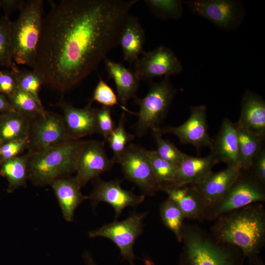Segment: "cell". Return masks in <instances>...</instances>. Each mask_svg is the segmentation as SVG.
Here are the masks:
<instances>
[{
	"label": "cell",
	"instance_id": "7c38bea8",
	"mask_svg": "<svg viewBox=\"0 0 265 265\" xmlns=\"http://www.w3.org/2000/svg\"><path fill=\"white\" fill-rule=\"evenodd\" d=\"M134 64L133 70L140 80L150 82L155 78L170 77L183 70L182 63L175 53L164 45L144 51Z\"/></svg>",
	"mask_w": 265,
	"mask_h": 265
},
{
	"label": "cell",
	"instance_id": "44dd1931",
	"mask_svg": "<svg viewBox=\"0 0 265 265\" xmlns=\"http://www.w3.org/2000/svg\"><path fill=\"white\" fill-rule=\"evenodd\" d=\"M218 161L211 154L205 157H194L185 153L178 167L174 182L169 186L194 185L201 181L212 172Z\"/></svg>",
	"mask_w": 265,
	"mask_h": 265
},
{
	"label": "cell",
	"instance_id": "2e32d148",
	"mask_svg": "<svg viewBox=\"0 0 265 265\" xmlns=\"http://www.w3.org/2000/svg\"><path fill=\"white\" fill-rule=\"evenodd\" d=\"M241 170L239 166H227L217 172H212L194 184L202 199L204 211L222 198L238 178Z\"/></svg>",
	"mask_w": 265,
	"mask_h": 265
},
{
	"label": "cell",
	"instance_id": "7bdbcfd3",
	"mask_svg": "<svg viewBox=\"0 0 265 265\" xmlns=\"http://www.w3.org/2000/svg\"><path fill=\"white\" fill-rule=\"evenodd\" d=\"M83 258L87 265H98L93 260L91 254L88 251L85 252L83 254Z\"/></svg>",
	"mask_w": 265,
	"mask_h": 265
},
{
	"label": "cell",
	"instance_id": "cb8c5ba5",
	"mask_svg": "<svg viewBox=\"0 0 265 265\" xmlns=\"http://www.w3.org/2000/svg\"><path fill=\"white\" fill-rule=\"evenodd\" d=\"M145 41V31L138 19L130 14L119 40L124 60L130 64L134 63L144 52Z\"/></svg>",
	"mask_w": 265,
	"mask_h": 265
},
{
	"label": "cell",
	"instance_id": "8d00e7d4",
	"mask_svg": "<svg viewBox=\"0 0 265 265\" xmlns=\"http://www.w3.org/2000/svg\"><path fill=\"white\" fill-rule=\"evenodd\" d=\"M96 114L97 133L101 134L104 138V141H106L115 127L110 107L102 106L96 109Z\"/></svg>",
	"mask_w": 265,
	"mask_h": 265
},
{
	"label": "cell",
	"instance_id": "ab89813d",
	"mask_svg": "<svg viewBox=\"0 0 265 265\" xmlns=\"http://www.w3.org/2000/svg\"><path fill=\"white\" fill-rule=\"evenodd\" d=\"M262 183H265V148L264 146L253 159L249 170Z\"/></svg>",
	"mask_w": 265,
	"mask_h": 265
},
{
	"label": "cell",
	"instance_id": "3957f363",
	"mask_svg": "<svg viewBox=\"0 0 265 265\" xmlns=\"http://www.w3.org/2000/svg\"><path fill=\"white\" fill-rule=\"evenodd\" d=\"M84 142L70 139L30 153L27 165L28 179L35 186H43L76 172L78 157Z\"/></svg>",
	"mask_w": 265,
	"mask_h": 265
},
{
	"label": "cell",
	"instance_id": "60d3db41",
	"mask_svg": "<svg viewBox=\"0 0 265 265\" xmlns=\"http://www.w3.org/2000/svg\"><path fill=\"white\" fill-rule=\"evenodd\" d=\"M25 1L24 0H0V8L4 11V15L9 17L15 10L20 9Z\"/></svg>",
	"mask_w": 265,
	"mask_h": 265
},
{
	"label": "cell",
	"instance_id": "ac0fdd59",
	"mask_svg": "<svg viewBox=\"0 0 265 265\" xmlns=\"http://www.w3.org/2000/svg\"><path fill=\"white\" fill-rule=\"evenodd\" d=\"M210 149V154L218 162H224L228 166L240 167L236 127L229 118L222 121L218 133L212 139Z\"/></svg>",
	"mask_w": 265,
	"mask_h": 265
},
{
	"label": "cell",
	"instance_id": "30bf717a",
	"mask_svg": "<svg viewBox=\"0 0 265 265\" xmlns=\"http://www.w3.org/2000/svg\"><path fill=\"white\" fill-rule=\"evenodd\" d=\"M117 163L120 164L125 177L136 185L144 195H153L159 190L160 186L144 148L132 143L128 144Z\"/></svg>",
	"mask_w": 265,
	"mask_h": 265
},
{
	"label": "cell",
	"instance_id": "f1b7e54d",
	"mask_svg": "<svg viewBox=\"0 0 265 265\" xmlns=\"http://www.w3.org/2000/svg\"><path fill=\"white\" fill-rule=\"evenodd\" d=\"M8 100L14 110L31 121L38 115H43L46 111L42 103L20 88Z\"/></svg>",
	"mask_w": 265,
	"mask_h": 265
},
{
	"label": "cell",
	"instance_id": "f35d334b",
	"mask_svg": "<svg viewBox=\"0 0 265 265\" xmlns=\"http://www.w3.org/2000/svg\"><path fill=\"white\" fill-rule=\"evenodd\" d=\"M19 88L14 72L0 69V93L9 98Z\"/></svg>",
	"mask_w": 265,
	"mask_h": 265
},
{
	"label": "cell",
	"instance_id": "277c9868",
	"mask_svg": "<svg viewBox=\"0 0 265 265\" xmlns=\"http://www.w3.org/2000/svg\"><path fill=\"white\" fill-rule=\"evenodd\" d=\"M43 0H25L18 18L11 22L13 59L34 68L43 22Z\"/></svg>",
	"mask_w": 265,
	"mask_h": 265
},
{
	"label": "cell",
	"instance_id": "603a6c76",
	"mask_svg": "<svg viewBox=\"0 0 265 265\" xmlns=\"http://www.w3.org/2000/svg\"><path fill=\"white\" fill-rule=\"evenodd\" d=\"M58 202L64 219L71 222L73 220L77 208L84 200L88 199L80 192V187L74 177H62L51 184Z\"/></svg>",
	"mask_w": 265,
	"mask_h": 265
},
{
	"label": "cell",
	"instance_id": "4fadbf2b",
	"mask_svg": "<svg viewBox=\"0 0 265 265\" xmlns=\"http://www.w3.org/2000/svg\"><path fill=\"white\" fill-rule=\"evenodd\" d=\"M114 163L106 154L105 141H85L78 157L75 178L81 188L100 174L109 171Z\"/></svg>",
	"mask_w": 265,
	"mask_h": 265
},
{
	"label": "cell",
	"instance_id": "836d02e7",
	"mask_svg": "<svg viewBox=\"0 0 265 265\" xmlns=\"http://www.w3.org/2000/svg\"><path fill=\"white\" fill-rule=\"evenodd\" d=\"M10 69L16 75L19 88L41 102L39 93L44 83L41 76L33 70H20L15 64Z\"/></svg>",
	"mask_w": 265,
	"mask_h": 265
},
{
	"label": "cell",
	"instance_id": "d6986e66",
	"mask_svg": "<svg viewBox=\"0 0 265 265\" xmlns=\"http://www.w3.org/2000/svg\"><path fill=\"white\" fill-rule=\"evenodd\" d=\"M104 61L109 78L114 82L118 101L124 111L135 114L130 111L126 105L129 100L137 97L140 81L137 75L134 70L109 58L106 57Z\"/></svg>",
	"mask_w": 265,
	"mask_h": 265
},
{
	"label": "cell",
	"instance_id": "e0dca14e",
	"mask_svg": "<svg viewBox=\"0 0 265 265\" xmlns=\"http://www.w3.org/2000/svg\"><path fill=\"white\" fill-rule=\"evenodd\" d=\"M91 102L83 108H78L65 101L58 105L63 112V118L71 138L80 139L88 135L97 133L96 109Z\"/></svg>",
	"mask_w": 265,
	"mask_h": 265
},
{
	"label": "cell",
	"instance_id": "52a82bcc",
	"mask_svg": "<svg viewBox=\"0 0 265 265\" xmlns=\"http://www.w3.org/2000/svg\"><path fill=\"white\" fill-rule=\"evenodd\" d=\"M147 213H132L126 219L103 225L89 233L90 238L104 237L110 239L119 249L121 255L130 265H135L136 257L133 245L143 231V220Z\"/></svg>",
	"mask_w": 265,
	"mask_h": 265
},
{
	"label": "cell",
	"instance_id": "7a4b0ae2",
	"mask_svg": "<svg viewBox=\"0 0 265 265\" xmlns=\"http://www.w3.org/2000/svg\"><path fill=\"white\" fill-rule=\"evenodd\" d=\"M217 218L213 231L218 240L238 247L249 257L259 252L265 238V212L262 205L252 204Z\"/></svg>",
	"mask_w": 265,
	"mask_h": 265
},
{
	"label": "cell",
	"instance_id": "74e56055",
	"mask_svg": "<svg viewBox=\"0 0 265 265\" xmlns=\"http://www.w3.org/2000/svg\"><path fill=\"white\" fill-rule=\"evenodd\" d=\"M28 136L3 143L1 149L0 163L22 155L26 150L28 149Z\"/></svg>",
	"mask_w": 265,
	"mask_h": 265
},
{
	"label": "cell",
	"instance_id": "e575fe53",
	"mask_svg": "<svg viewBox=\"0 0 265 265\" xmlns=\"http://www.w3.org/2000/svg\"><path fill=\"white\" fill-rule=\"evenodd\" d=\"M160 128L152 131L157 144L156 151L162 159L178 167L183 159L185 153L180 151L170 140L162 138Z\"/></svg>",
	"mask_w": 265,
	"mask_h": 265
},
{
	"label": "cell",
	"instance_id": "ffe728a7",
	"mask_svg": "<svg viewBox=\"0 0 265 265\" xmlns=\"http://www.w3.org/2000/svg\"><path fill=\"white\" fill-rule=\"evenodd\" d=\"M243 128L265 137V101L259 94L246 90L241 101L237 122Z\"/></svg>",
	"mask_w": 265,
	"mask_h": 265
},
{
	"label": "cell",
	"instance_id": "83f0119b",
	"mask_svg": "<svg viewBox=\"0 0 265 265\" xmlns=\"http://www.w3.org/2000/svg\"><path fill=\"white\" fill-rule=\"evenodd\" d=\"M159 212L164 225L174 233L179 242H182L185 217L181 210L173 201L168 198L161 204Z\"/></svg>",
	"mask_w": 265,
	"mask_h": 265
},
{
	"label": "cell",
	"instance_id": "5bb4252c",
	"mask_svg": "<svg viewBox=\"0 0 265 265\" xmlns=\"http://www.w3.org/2000/svg\"><path fill=\"white\" fill-rule=\"evenodd\" d=\"M207 106L203 105L190 107L189 118L177 127L160 128L162 134L171 133L177 136L183 144H191L197 149L211 147L212 139L210 137L207 122Z\"/></svg>",
	"mask_w": 265,
	"mask_h": 265
},
{
	"label": "cell",
	"instance_id": "ba28073f",
	"mask_svg": "<svg viewBox=\"0 0 265 265\" xmlns=\"http://www.w3.org/2000/svg\"><path fill=\"white\" fill-rule=\"evenodd\" d=\"M180 265H234L231 255L200 232L184 230Z\"/></svg>",
	"mask_w": 265,
	"mask_h": 265
},
{
	"label": "cell",
	"instance_id": "ee69618b",
	"mask_svg": "<svg viewBox=\"0 0 265 265\" xmlns=\"http://www.w3.org/2000/svg\"><path fill=\"white\" fill-rule=\"evenodd\" d=\"M3 142L0 139V152H1V147L3 145Z\"/></svg>",
	"mask_w": 265,
	"mask_h": 265
},
{
	"label": "cell",
	"instance_id": "d4e9b609",
	"mask_svg": "<svg viewBox=\"0 0 265 265\" xmlns=\"http://www.w3.org/2000/svg\"><path fill=\"white\" fill-rule=\"evenodd\" d=\"M30 153L5 160L0 163V174L8 182L7 191L13 192L20 186H25L28 179L27 165Z\"/></svg>",
	"mask_w": 265,
	"mask_h": 265
},
{
	"label": "cell",
	"instance_id": "1f68e13d",
	"mask_svg": "<svg viewBox=\"0 0 265 265\" xmlns=\"http://www.w3.org/2000/svg\"><path fill=\"white\" fill-rule=\"evenodd\" d=\"M151 12L161 20H178L183 16V1L180 0H144Z\"/></svg>",
	"mask_w": 265,
	"mask_h": 265
},
{
	"label": "cell",
	"instance_id": "484cf974",
	"mask_svg": "<svg viewBox=\"0 0 265 265\" xmlns=\"http://www.w3.org/2000/svg\"><path fill=\"white\" fill-rule=\"evenodd\" d=\"M237 130L238 153L241 169L249 170L253 159L264 147L265 137L235 123Z\"/></svg>",
	"mask_w": 265,
	"mask_h": 265
},
{
	"label": "cell",
	"instance_id": "4dcf8cb0",
	"mask_svg": "<svg viewBox=\"0 0 265 265\" xmlns=\"http://www.w3.org/2000/svg\"><path fill=\"white\" fill-rule=\"evenodd\" d=\"M127 118L125 112H122L117 126H115L106 141L108 142L113 156L114 162H118L120 156L128 144L134 138V135L129 133L126 130Z\"/></svg>",
	"mask_w": 265,
	"mask_h": 265
},
{
	"label": "cell",
	"instance_id": "f546056e",
	"mask_svg": "<svg viewBox=\"0 0 265 265\" xmlns=\"http://www.w3.org/2000/svg\"><path fill=\"white\" fill-rule=\"evenodd\" d=\"M145 152L160 187L162 186L172 184L175 178L178 167L162 159L155 150L145 149Z\"/></svg>",
	"mask_w": 265,
	"mask_h": 265
},
{
	"label": "cell",
	"instance_id": "8fae6325",
	"mask_svg": "<svg viewBox=\"0 0 265 265\" xmlns=\"http://www.w3.org/2000/svg\"><path fill=\"white\" fill-rule=\"evenodd\" d=\"M28 151L34 153L71 138L63 116L47 111L30 121Z\"/></svg>",
	"mask_w": 265,
	"mask_h": 265
},
{
	"label": "cell",
	"instance_id": "f6af8a7d",
	"mask_svg": "<svg viewBox=\"0 0 265 265\" xmlns=\"http://www.w3.org/2000/svg\"></svg>",
	"mask_w": 265,
	"mask_h": 265
},
{
	"label": "cell",
	"instance_id": "4316f807",
	"mask_svg": "<svg viewBox=\"0 0 265 265\" xmlns=\"http://www.w3.org/2000/svg\"><path fill=\"white\" fill-rule=\"evenodd\" d=\"M30 121L16 111L0 114V139L6 142L28 136Z\"/></svg>",
	"mask_w": 265,
	"mask_h": 265
},
{
	"label": "cell",
	"instance_id": "8992f818",
	"mask_svg": "<svg viewBox=\"0 0 265 265\" xmlns=\"http://www.w3.org/2000/svg\"><path fill=\"white\" fill-rule=\"evenodd\" d=\"M264 184L249 170L241 169L236 181L222 198L204 211V216L217 218L231 212L265 200Z\"/></svg>",
	"mask_w": 265,
	"mask_h": 265
},
{
	"label": "cell",
	"instance_id": "5b68a950",
	"mask_svg": "<svg viewBox=\"0 0 265 265\" xmlns=\"http://www.w3.org/2000/svg\"><path fill=\"white\" fill-rule=\"evenodd\" d=\"M176 93L170 77H164L160 81L151 82L148 92L143 98L134 99L139 108L135 113L138 118L134 127L137 136H143L149 131L160 128Z\"/></svg>",
	"mask_w": 265,
	"mask_h": 265
},
{
	"label": "cell",
	"instance_id": "d590c367",
	"mask_svg": "<svg viewBox=\"0 0 265 265\" xmlns=\"http://www.w3.org/2000/svg\"><path fill=\"white\" fill-rule=\"evenodd\" d=\"M91 101H95L103 106L110 107L116 105L119 106L124 110L120 104L117 96L112 88L107 83L100 79L93 92Z\"/></svg>",
	"mask_w": 265,
	"mask_h": 265
},
{
	"label": "cell",
	"instance_id": "9c48e42d",
	"mask_svg": "<svg viewBox=\"0 0 265 265\" xmlns=\"http://www.w3.org/2000/svg\"><path fill=\"white\" fill-rule=\"evenodd\" d=\"M183 2L192 13L207 19L227 31L239 26L245 15V10L239 0H190Z\"/></svg>",
	"mask_w": 265,
	"mask_h": 265
},
{
	"label": "cell",
	"instance_id": "7402d4cb",
	"mask_svg": "<svg viewBox=\"0 0 265 265\" xmlns=\"http://www.w3.org/2000/svg\"><path fill=\"white\" fill-rule=\"evenodd\" d=\"M160 190L164 191L168 198L178 206L185 218L200 219L204 217L202 200L194 185L162 186Z\"/></svg>",
	"mask_w": 265,
	"mask_h": 265
},
{
	"label": "cell",
	"instance_id": "9a60e30c",
	"mask_svg": "<svg viewBox=\"0 0 265 265\" xmlns=\"http://www.w3.org/2000/svg\"><path fill=\"white\" fill-rule=\"evenodd\" d=\"M145 195H136L124 189L121 181L116 179L105 181L99 177L95 179L93 190L88 196L93 205L104 202L110 205L114 210L115 218L128 207H136L145 200Z\"/></svg>",
	"mask_w": 265,
	"mask_h": 265
},
{
	"label": "cell",
	"instance_id": "b9f144b4",
	"mask_svg": "<svg viewBox=\"0 0 265 265\" xmlns=\"http://www.w3.org/2000/svg\"><path fill=\"white\" fill-rule=\"evenodd\" d=\"M14 111L8 98L0 93V114Z\"/></svg>",
	"mask_w": 265,
	"mask_h": 265
},
{
	"label": "cell",
	"instance_id": "d6a6232c",
	"mask_svg": "<svg viewBox=\"0 0 265 265\" xmlns=\"http://www.w3.org/2000/svg\"><path fill=\"white\" fill-rule=\"evenodd\" d=\"M11 21L5 15L0 19V66L11 68L14 65L11 35Z\"/></svg>",
	"mask_w": 265,
	"mask_h": 265
},
{
	"label": "cell",
	"instance_id": "6da1fadb",
	"mask_svg": "<svg viewBox=\"0 0 265 265\" xmlns=\"http://www.w3.org/2000/svg\"><path fill=\"white\" fill-rule=\"evenodd\" d=\"M33 71L44 84L64 92L96 70L119 45L136 0L49 1Z\"/></svg>",
	"mask_w": 265,
	"mask_h": 265
}]
</instances>
